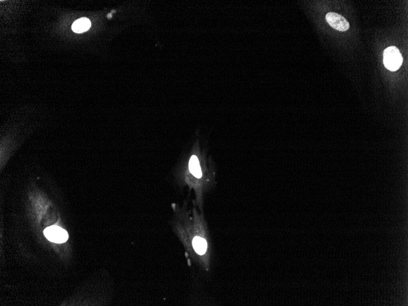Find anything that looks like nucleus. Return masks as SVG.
<instances>
[{"label": "nucleus", "instance_id": "nucleus-3", "mask_svg": "<svg viewBox=\"0 0 408 306\" xmlns=\"http://www.w3.org/2000/svg\"><path fill=\"white\" fill-rule=\"evenodd\" d=\"M44 235L50 241L62 243L68 240V234L65 230L58 226H51L44 230Z\"/></svg>", "mask_w": 408, "mask_h": 306}, {"label": "nucleus", "instance_id": "nucleus-1", "mask_svg": "<svg viewBox=\"0 0 408 306\" xmlns=\"http://www.w3.org/2000/svg\"><path fill=\"white\" fill-rule=\"evenodd\" d=\"M181 177L184 184L194 190L197 203L202 208L203 197L211 188L215 179L213 165L207 157L205 150L201 151L197 144L182 164Z\"/></svg>", "mask_w": 408, "mask_h": 306}, {"label": "nucleus", "instance_id": "nucleus-2", "mask_svg": "<svg viewBox=\"0 0 408 306\" xmlns=\"http://www.w3.org/2000/svg\"><path fill=\"white\" fill-rule=\"evenodd\" d=\"M384 65L391 71H396L400 68L403 63V57L396 47H388L384 52Z\"/></svg>", "mask_w": 408, "mask_h": 306}, {"label": "nucleus", "instance_id": "nucleus-5", "mask_svg": "<svg viewBox=\"0 0 408 306\" xmlns=\"http://www.w3.org/2000/svg\"><path fill=\"white\" fill-rule=\"evenodd\" d=\"M91 23L87 18H81L75 21L72 25V30L75 33H82L90 29Z\"/></svg>", "mask_w": 408, "mask_h": 306}, {"label": "nucleus", "instance_id": "nucleus-6", "mask_svg": "<svg viewBox=\"0 0 408 306\" xmlns=\"http://www.w3.org/2000/svg\"><path fill=\"white\" fill-rule=\"evenodd\" d=\"M108 18H112V14H111V13L109 14V15H108Z\"/></svg>", "mask_w": 408, "mask_h": 306}, {"label": "nucleus", "instance_id": "nucleus-4", "mask_svg": "<svg viewBox=\"0 0 408 306\" xmlns=\"http://www.w3.org/2000/svg\"><path fill=\"white\" fill-rule=\"evenodd\" d=\"M326 19L329 26L339 32H346L350 28L348 22L339 14L329 13L326 16Z\"/></svg>", "mask_w": 408, "mask_h": 306}]
</instances>
